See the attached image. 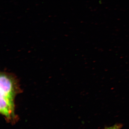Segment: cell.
<instances>
[{
    "instance_id": "2",
    "label": "cell",
    "mask_w": 129,
    "mask_h": 129,
    "mask_svg": "<svg viewBox=\"0 0 129 129\" xmlns=\"http://www.w3.org/2000/svg\"><path fill=\"white\" fill-rule=\"evenodd\" d=\"M122 127V125L121 124H117L111 127H106L104 129H120Z\"/></svg>"
},
{
    "instance_id": "1",
    "label": "cell",
    "mask_w": 129,
    "mask_h": 129,
    "mask_svg": "<svg viewBox=\"0 0 129 129\" xmlns=\"http://www.w3.org/2000/svg\"><path fill=\"white\" fill-rule=\"evenodd\" d=\"M17 78L12 74L2 72L0 76V112L7 121L15 123L17 117L15 113V99L20 92Z\"/></svg>"
}]
</instances>
